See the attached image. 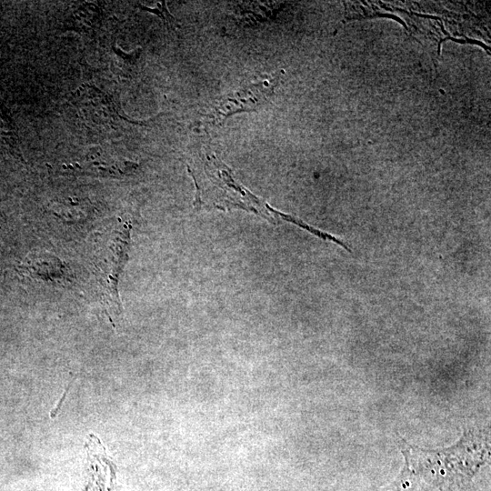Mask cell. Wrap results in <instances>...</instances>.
<instances>
[{"label":"cell","instance_id":"ba28073f","mask_svg":"<svg viewBox=\"0 0 491 491\" xmlns=\"http://www.w3.org/2000/svg\"><path fill=\"white\" fill-rule=\"evenodd\" d=\"M112 65L113 71L124 77H128L132 75L133 70L137 65V61L141 56V48H137L127 54L121 50L115 44L112 45Z\"/></svg>","mask_w":491,"mask_h":491},{"label":"cell","instance_id":"7a4b0ae2","mask_svg":"<svg viewBox=\"0 0 491 491\" xmlns=\"http://www.w3.org/2000/svg\"><path fill=\"white\" fill-rule=\"evenodd\" d=\"M131 222L118 218L95 244L94 266L102 302L108 315L121 313L118 281L128 258Z\"/></svg>","mask_w":491,"mask_h":491},{"label":"cell","instance_id":"8992f818","mask_svg":"<svg viewBox=\"0 0 491 491\" xmlns=\"http://www.w3.org/2000/svg\"><path fill=\"white\" fill-rule=\"evenodd\" d=\"M104 16V10L97 3L73 2L66 10L63 25L66 30L91 35L98 31Z\"/></svg>","mask_w":491,"mask_h":491},{"label":"cell","instance_id":"277c9868","mask_svg":"<svg viewBox=\"0 0 491 491\" xmlns=\"http://www.w3.org/2000/svg\"><path fill=\"white\" fill-rule=\"evenodd\" d=\"M63 168L77 175L119 178L135 170L136 164L97 146L90 148L75 162L64 165Z\"/></svg>","mask_w":491,"mask_h":491},{"label":"cell","instance_id":"9c48e42d","mask_svg":"<svg viewBox=\"0 0 491 491\" xmlns=\"http://www.w3.org/2000/svg\"><path fill=\"white\" fill-rule=\"evenodd\" d=\"M141 10L150 12L157 16H159L167 26L174 28L176 24L175 18L168 12L165 2H159L155 7H148L144 5H137Z\"/></svg>","mask_w":491,"mask_h":491},{"label":"cell","instance_id":"52a82bcc","mask_svg":"<svg viewBox=\"0 0 491 491\" xmlns=\"http://www.w3.org/2000/svg\"><path fill=\"white\" fill-rule=\"evenodd\" d=\"M26 259L25 269L41 280L54 282L63 279L67 274L64 263L49 254L31 255Z\"/></svg>","mask_w":491,"mask_h":491},{"label":"cell","instance_id":"3957f363","mask_svg":"<svg viewBox=\"0 0 491 491\" xmlns=\"http://www.w3.org/2000/svg\"><path fill=\"white\" fill-rule=\"evenodd\" d=\"M64 108L77 124L98 135L115 132L120 120H128L110 96L90 84H83L71 93Z\"/></svg>","mask_w":491,"mask_h":491},{"label":"cell","instance_id":"5b68a950","mask_svg":"<svg viewBox=\"0 0 491 491\" xmlns=\"http://www.w3.org/2000/svg\"><path fill=\"white\" fill-rule=\"evenodd\" d=\"M275 85L276 83L264 80L225 96L206 115L205 123L218 125L235 113L256 109L271 95Z\"/></svg>","mask_w":491,"mask_h":491},{"label":"cell","instance_id":"6da1fadb","mask_svg":"<svg viewBox=\"0 0 491 491\" xmlns=\"http://www.w3.org/2000/svg\"><path fill=\"white\" fill-rule=\"evenodd\" d=\"M189 173L196 186L194 203L196 208L205 205L222 210L241 208L269 221L288 222L309 233L313 229L304 221L273 209L257 198L234 177L232 171L214 154L205 153L203 158L194 162Z\"/></svg>","mask_w":491,"mask_h":491}]
</instances>
